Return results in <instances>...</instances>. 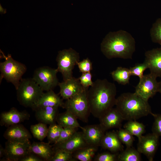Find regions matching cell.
Returning <instances> with one entry per match:
<instances>
[{
	"label": "cell",
	"instance_id": "cell-1",
	"mask_svg": "<svg viewBox=\"0 0 161 161\" xmlns=\"http://www.w3.org/2000/svg\"><path fill=\"white\" fill-rule=\"evenodd\" d=\"M117 88L106 79H98L88 89L87 97L91 114L99 119L115 106Z\"/></svg>",
	"mask_w": 161,
	"mask_h": 161
},
{
	"label": "cell",
	"instance_id": "cell-2",
	"mask_svg": "<svg viewBox=\"0 0 161 161\" xmlns=\"http://www.w3.org/2000/svg\"><path fill=\"white\" fill-rule=\"evenodd\" d=\"M101 49L109 59H131L135 50V42L129 33L121 30L109 33L101 44Z\"/></svg>",
	"mask_w": 161,
	"mask_h": 161
},
{
	"label": "cell",
	"instance_id": "cell-3",
	"mask_svg": "<svg viewBox=\"0 0 161 161\" xmlns=\"http://www.w3.org/2000/svg\"><path fill=\"white\" fill-rule=\"evenodd\" d=\"M115 106L123 120H136L151 115L152 112L148 101L135 92H126L116 98Z\"/></svg>",
	"mask_w": 161,
	"mask_h": 161
},
{
	"label": "cell",
	"instance_id": "cell-4",
	"mask_svg": "<svg viewBox=\"0 0 161 161\" xmlns=\"http://www.w3.org/2000/svg\"><path fill=\"white\" fill-rule=\"evenodd\" d=\"M20 104L32 108L43 93V91L32 78H22L16 89Z\"/></svg>",
	"mask_w": 161,
	"mask_h": 161
},
{
	"label": "cell",
	"instance_id": "cell-5",
	"mask_svg": "<svg viewBox=\"0 0 161 161\" xmlns=\"http://www.w3.org/2000/svg\"><path fill=\"white\" fill-rule=\"evenodd\" d=\"M88 89L83 87L78 93L66 100L63 108L84 123L88 122L91 114L87 97Z\"/></svg>",
	"mask_w": 161,
	"mask_h": 161
},
{
	"label": "cell",
	"instance_id": "cell-6",
	"mask_svg": "<svg viewBox=\"0 0 161 161\" xmlns=\"http://www.w3.org/2000/svg\"><path fill=\"white\" fill-rule=\"evenodd\" d=\"M4 56L5 61L0 63L1 76L8 82L11 83L16 89L27 71V67L24 64L14 60L10 55Z\"/></svg>",
	"mask_w": 161,
	"mask_h": 161
},
{
	"label": "cell",
	"instance_id": "cell-7",
	"mask_svg": "<svg viewBox=\"0 0 161 161\" xmlns=\"http://www.w3.org/2000/svg\"><path fill=\"white\" fill-rule=\"evenodd\" d=\"M56 61L58 72L63 76V80L72 78L73 70L79 61V54L71 48L64 49L58 52Z\"/></svg>",
	"mask_w": 161,
	"mask_h": 161
},
{
	"label": "cell",
	"instance_id": "cell-8",
	"mask_svg": "<svg viewBox=\"0 0 161 161\" xmlns=\"http://www.w3.org/2000/svg\"><path fill=\"white\" fill-rule=\"evenodd\" d=\"M58 72L57 69L41 66L35 70L32 78L43 91H47L53 90L58 85Z\"/></svg>",
	"mask_w": 161,
	"mask_h": 161
},
{
	"label": "cell",
	"instance_id": "cell-9",
	"mask_svg": "<svg viewBox=\"0 0 161 161\" xmlns=\"http://www.w3.org/2000/svg\"><path fill=\"white\" fill-rule=\"evenodd\" d=\"M30 140L25 141L7 140L4 148V158L1 161H20L30 151Z\"/></svg>",
	"mask_w": 161,
	"mask_h": 161
},
{
	"label": "cell",
	"instance_id": "cell-10",
	"mask_svg": "<svg viewBox=\"0 0 161 161\" xmlns=\"http://www.w3.org/2000/svg\"><path fill=\"white\" fill-rule=\"evenodd\" d=\"M157 77L150 73L144 75L140 79L139 82L135 88V93L147 101L158 92L159 83Z\"/></svg>",
	"mask_w": 161,
	"mask_h": 161
},
{
	"label": "cell",
	"instance_id": "cell-11",
	"mask_svg": "<svg viewBox=\"0 0 161 161\" xmlns=\"http://www.w3.org/2000/svg\"><path fill=\"white\" fill-rule=\"evenodd\" d=\"M159 137L152 132L138 138L137 150L145 156L148 160L153 161L159 145Z\"/></svg>",
	"mask_w": 161,
	"mask_h": 161
},
{
	"label": "cell",
	"instance_id": "cell-12",
	"mask_svg": "<svg viewBox=\"0 0 161 161\" xmlns=\"http://www.w3.org/2000/svg\"><path fill=\"white\" fill-rule=\"evenodd\" d=\"M81 129L88 145L97 147L100 146L106 131L100 124L86 126L82 127Z\"/></svg>",
	"mask_w": 161,
	"mask_h": 161
},
{
	"label": "cell",
	"instance_id": "cell-13",
	"mask_svg": "<svg viewBox=\"0 0 161 161\" xmlns=\"http://www.w3.org/2000/svg\"><path fill=\"white\" fill-rule=\"evenodd\" d=\"M88 145L82 131H77L67 140L62 143L54 144L53 148L54 150H62L73 153Z\"/></svg>",
	"mask_w": 161,
	"mask_h": 161
},
{
	"label": "cell",
	"instance_id": "cell-14",
	"mask_svg": "<svg viewBox=\"0 0 161 161\" xmlns=\"http://www.w3.org/2000/svg\"><path fill=\"white\" fill-rule=\"evenodd\" d=\"M30 116L26 111L20 112L15 108H12L9 111L2 112L0 115V124L1 126L9 127L20 124L25 120L29 119Z\"/></svg>",
	"mask_w": 161,
	"mask_h": 161
},
{
	"label": "cell",
	"instance_id": "cell-15",
	"mask_svg": "<svg viewBox=\"0 0 161 161\" xmlns=\"http://www.w3.org/2000/svg\"><path fill=\"white\" fill-rule=\"evenodd\" d=\"M144 61L150 73L157 77H161V46L146 51Z\"/></svg>",
	"mask_w": 161,
	"mask_h": 161
},
{
	"label": "cell",
	"instance_id": "cell-16",
	"mask_svg": "<svg viewBox=\"0 0 161 161\" xmlns=\"http://www.w3.org/2000/svg\"><path fill=\"white\" fill-rule=\"evenodd\" d=\"M60 88L59 94L62 99L67 100L79 92L83 87L78 78L72 77L61 82L58 85Z\"/></svg>",
	"mask_w": 161,
	"mask_h": 161
},
{
	"label": "cell",
	"instance_id": "cell-17",
	"mask_svg": "<svg viewBox=\"0 0 161 161\" xmlns=\"http://www.w3.org/2000/svg\"><path fill=\"white\" fill-rule=\"evenodd\" d=\"M99 120V124L105 131L121 128L123 120L120 113L116 108H112Z\"/></svg>",
	"mask_w": 161,
	"mask_h": 161
},
{
	"label": "cell",
	"instance_id": "cell-18",
	"mask_svg": "<svg viewBox=\"0 0 161 161\" xmlns=\"http://www.w3.org/2000/svg\"><path fill=\"white\" fill-rule=\"evenodd\" d=\"M64 103L63 100L52 90L43 92L32 108L35 111L38 109L47 106L64 108Z\"/></svg>",
	"mask_w": 161,
	"mask_h": 161
},
{
	"label": "cell",
	"instance_id": "cell-19",
	"mask_svg": "<svg viewBox=\"0 0 161 161\" xmlns=\"http://www.w3.org/2000/svg\"><path fill=\"white\" fill-rule=\"evenodd\" d=\"M3 136L7 140L16 141H25L31 138V135L29 131L20 124L8 127Z\"/></svg>",
	"mask_w": 161,
	"mask_h": 161
},
{
	"label": "cell",
	"instance_id": "cell-20",
	"mask_svg": "<svg viewBox=\"0 0 161 161\" xmlns=\"http://www.w3.org/2000/svg\"><path fill=\"white\" fill-rule=\"evenodd\" d=\"M116 131L106 132L101 141L100 146L104 149L113 153H118L123 150L124 147Z\"/></svg>",
	"mask_w": 161,
	"mask_h": 161
},
{
	"label": "cell",
	"instance_id": "cell-21",
	"mask_svg": "<svg viewBox=\"0 0 161 161\" xmlns=\"http://www.w3.org/2000/svg\"><path fill=\"white\" fill-rule=\"evenodd\" d=\"M58 107L47 106L35 110V116L39 122L47 125L56 123L58 113Z\"/></svg>",
	"mask_w": 161,
	"mask_h": 161
},
{
	"label": "cell",
	"instance_id": "cell-22",
	"mask_svg": "<svg viewBox=\"0 0 161 161\" xmlns=\"http://www.w3.org/2000/svg\"><path fill=\"white\" fill-rule=\"evenodd\" d=\"M49 142H33L31 143L30 151L37 155L43 161H50L54 153Z\"/></svg>",
	"mask_w": 161,
	"mask_h": 161
},
{
	"label": "cell",
	"instance_id": "cell-23",
	"mask_svg": "<svg viewBox=\"0 0 161 161\" xmlns=\"http://www.w3.org/2000/svg\"><path fill=\"white\" fill-rule=\"evenodd\" d=\"M77 118L72 113L66 110L64 112L58 114L56 122L63 128H81Z\"/></svg>",
	"mask_w": 161,
	"mask_h": 161
},
{
	"label": "cell",
	"instance_id": "cell-24",
	"mask_svg": "<svg viewBox=\"0 0 161 161\" xmlns=\"http://www.w3.org/2000/svg\"><path fill=\"white\" fill-rule=\"evenodd\" d=\"M98 147L88 145L73 153V156L77 161H91L98 150Z\"/></svg>",
	"mask_w": 161,
	"mask_h": 161
},
{
	"label": "cell",
	"instance_id": "cell-25",
	"mask_svg": "<svg viewBox=\"0 0 161 161\" xmlns=\"http://www.w3.org/2000/svg\"><path fill=\"white\" fill-rule=\"evenodd\" d=\"M110 74L114 81L123 85H126L129 83L131 76L129 69L120 66L117 67Z\"/></svg>",
	"mask_w": 161,
	"mask_h": 161
},
{
	"label": "cell",
	"instance_id": "cell-26",
	"mask_svg": "<svg viewBox=\"0 0 161 161\" xmlns=\"http://www.w3.org/2000/svg\"><path fill=\"white\" fill-rule=\"evenodd\" d=\"M140 154L137 149L132 146L126 147L119 153L118 161H140L141 160Z\"/></svg>",
	"mask_w": 161,
	"mask_h": 161
},
{
	"label": "cell",
	"instance_id": "cell-27",
	"mask_svg": "<svg viewBox=\"0 0 161 161\" xmlns=\"http://www.w3.org/2000/svg\"><path fill=\"white\" fill-rule=\"evenodd\" d=\"M123 128L138 138L142 136L145 131V126L136 120H129L124 125Z\"/></svg>",
	"mask_w": 161,
	"mask_h": 161
},
{
	"label": "cell",
	"instance_id": "cell-28",
	"mask_svg": "<svg viewBox=\"0 0 161 161\" xmlns=\"http://www.w3.org/2000/svg\"><path fill=\"white\" fill-rule=\"evenodd\" d=\"M30 129L33 137L41 141L47 137L48 128L45 124L39 123L31 125Z\"/></svg>",
	"mask_w": 161,
	"mask_h": 161
},
{
	"label": "cell",
	"instance_id": "cell-29",
	"mask_svg": "<svg viewBox=\"0 0 161 161\" xmlns=\"http://www.w3.org/2000/svg\"><path fill=\"white\" fill-rule=\"evenodd\" d=\"M150 34L152 41L161 46V18L157 19L153 24Z\"/></svg>",
	"mask_w": 161,
	"mask_h": 161
},
{
	"label": "cell",
	"instance_id": "cell-30",
	"mask_svg": "<svg viewBox=\"0 0 161 161\" xmlns=\"http://www.w3.org/2000/svg\"><path fill=\"white\" fill-rule=\"evenodd\" d=\"M54 154L50 161H76L73 153L65 150L57 149L54 150Z\"/></svg>",
	"mask_w": 161,
	"mask_h": 161
},
{
	"label": "cell",
	"instance_id": "cell-31",
	"mask_svg": "<svg viewBox=\"0 0 161 161\" xmlns=\"http://www.w3.org/2000/svg\"><path fill=\"white\" fill-rule=\"evenodd\" d=\"M120 140L126 147H132L134 140L132 135L124 129L120 128L116 131Z\"/></svg>",
	"mask_w": 161,
	"mask_h": 161
},
{
	"label": "cell",
	"instance_id": "cell-32",
	"mask_svg": "<svg viewBox=\"0 0 161 161\" xmlns=\"http://www.w3.org/2000/svg\"><path fill=\"white\" fill-rule=\"evenodd\" d=\"M63 128L56 123L49 125L47 136L48 142L55 144L59 137Z\"/></svg>",
	"mask_w": 161,
	"mask_h": 161
},
{
	"label": "cell",
	"instance_id": "cell-33",
	"mask_svg": "<svg viewBox=\"0 0 161 161\" xmlns=\"http://www.w3.org/2000/svg\"><path fill=\"white\" fill-rule=\"evenodd\" d=\"M147 69H148L147 65L144 61L142 63L136 64L129 69L131 76H137L140 79L143 76L144 72Z\"/></svg>",
	"mask_w": 161,
	"mask_h": 161
},
{
	"label": "cell",
	"instance_id": "cell-34",
	"mask_svg": "<svg viewBox=\"0 0 161 161\" xmlns=\"http://www.w3.org/2000/svg\"><path fill=\"white\" fill-rule=\"evenodd\" d=\"M72 128H63L58 139L54 144L64 142L71 138L77 131L76 129Z\"/></svg>",
	"mask_w": 161,
	"mask_h": 161
},
{
	"label": "cell",
	"instance_id": "cell-35",
	"mask_svg": "<svg viewBox=\"0 0 161 161\" xmlns=\"http://www.w3.org/2000/svg\"><path fill=\"white\" fill-rule=\"evenodd\" d=\"M119 153H113L106 151L98 154L94 158L95 161H118Z\"/></svg>",
	"mask_w": 161,
	"mask_h": 161
},
{
	"label": "cell",
	"instance_id": "cell-36",
	"mask_svg": "<svg viewBox=\"0 0 161 161\" xmlns=\"http://www.w3.org/2000/svg\"><path fill=\"white\" fill-rule=\"evenodd\" d=\"M151 115L154 118L152 128V132L159 137H161V114L152 113Z\"/></svg>",
	"mask_w": 161,
	"mask_h": 161
},
{
	"label": "cell",
	"instance_id": "cell-37",
	"mask_svg": "<svg viewBox=\"0 0 161 161\" xmlns=\"http://www.w3.org/2000/svg\"><path fill=\"white\" fill-rule=\"evenodd\" d=\"M92 75L91 72L82 73L81 75L78 78L80 83L84 88H89L92 86L94 82L92 80Z\"/></svg>",
	"mask_w": 161,
	"mask_h": 161
},
{
	"label": "cell",
	"instance_id": "cell-38",
	"mask_svg": "<svg viewBox=\"0 0 161 161\" xmlns=\"http://www.w3.org/2000/svg\"><path fill=\"white\" fill-rule=\"evenodd\" d=\"M80 71L82 73L90 72L92 69V63L88 58L84 59L77 63Z\"/></svg>",
	"mask_w": 161,
	"mask_h": 161
},
{
	"label": "cell",
	"instance_id": "cell-39",
	"mask_svg": "<svg viewBox=\"0 0 161 161\" xmlns=\"http://www.w3.org/2000/svg\"><path fill=\"white\" fill-rule=\"evenodd\" d=\"M43 161V160L40 157L30 152L20 160V161Z\"/></svg>",
	"mask_w": 161,
	"mask_h": 161
},
{
	"label": "cell",
	"instance_id": "cell-40",
	"mask_svg": "<svg viewBox=\"0 0 161 161\" xmlns=\"http://www.w3.org/2000/svg\"><path fill=\"white\" fill-rule=\"evenodd\" d=\"M4 148L1 145H0V158L4 157Z\"/></svg>",
	"mask_w": 161,
	"mask_h": 161
},
{
	"label": "cell",
	"instance_id": "cell-41",
	"mask_svg": "<svg viewBox=\"0 0 161 161\" xmlns=\"http://www.w3.org/2000/svg\"><path fill=\"white\" fill-rule=\"evenodd\" d=\"M158 92L161 93V81L158 82Z\"/></svg>",
	"mask_w": 161,
	"mask_h": 161
}]
</instances>
